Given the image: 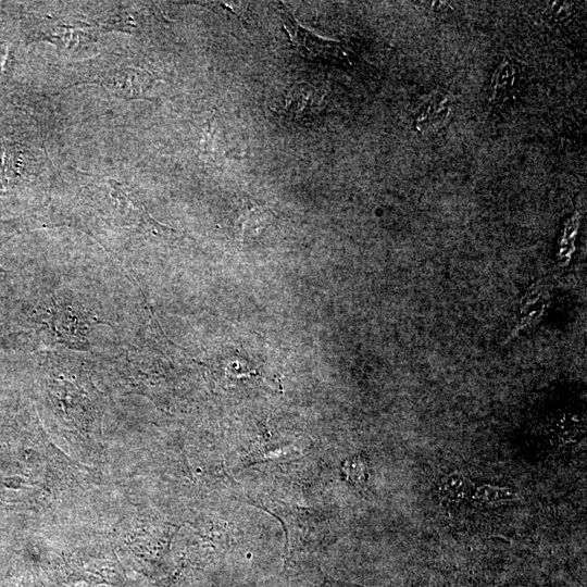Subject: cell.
<instances>
[{"label":"cell","instance_id":"5b68a950","mask_svg":"<svg viewBox=\"0 0 587 587\" xmlns=\"http://www.w3.org/2000/svg\"><path fill=\"white\" fill-rule=\"evenodd\" d=\"M513 64L510 63H502L501 66L498 68L497 73H495V82H494V89L495 95L500 92V95H505L514 84L515 80V67L512 66Z\"/></svg>","mask_w":587,"mask_h":587},{"label":"cell","instance_id":"3957f363","mask_svg":"<svg viewBox=\"0 0 587 587\" xmlns=\"http://www.w3.org/2000/svg\"><path fill=\"white\" fill-rule=\"evenodd\" d=\"M323 107V96L316 88L308 84H296L286 90L282 111L296 121L316 116Z\"/></svg>","mask_w":587,"mask_h":587},{"label":"cell","instance_id":"8992f818","mask_svg":"<svg viewBox=\"0 0 587 587\" xmlns=\"http://www.w3.org/2000/svg\"><path fill=\"white\" fill-rule=\"evenodd\" d=\"M322 587H359V586L335 580L330 577H325L322 584Z\"/></svg>","mask_w":587,"mask_h":587},{"label":"cell","instance_id":"6da1fadb","mask_svg":"<svg viewBox=\"0 0 587 587\" xmlns=\"http://www.w3.org/2000/svg\"><path fill=\"white\" fill-rule=\"evenodd\" d=\"M157 78L146 70L124 67L109 71L89 84L99 85L117 98L132 100L143 98Z\"/></svg>","mask_w":587,"mask_h":587},{"label":"cell","instance_id":"7a4b0ae2","mask_svg":"<svg viewBox=\"0 0 587 587\" xmlns=\"http://www.w3.org/2000/svg\"><path fill=\"white\" fill-rule=\"evenodd\" d=\"M284 21L290 39L301 53L308 54L312 59L334 58L335 60H344L348 58L349 52L338 41L325 40L309 33L298 25L291 16H287Z\"/></svg>","mask_w":587,"mask_h":587},{"label":"cell","instance_id":"277c9868","mask_svg":"<svg viewBox=\"0 0 587 587\" xmlns=\"http://www.w3.org/2000/svg\"><path fill=\"white\" fill-rule=\"evenodd\" d=\"M451 113V100L442 93H434L425 103L416 118L419 128L435 129L441 127Z\"/></svg>","mask_w":587,"mask_h":587}]
</instances>
